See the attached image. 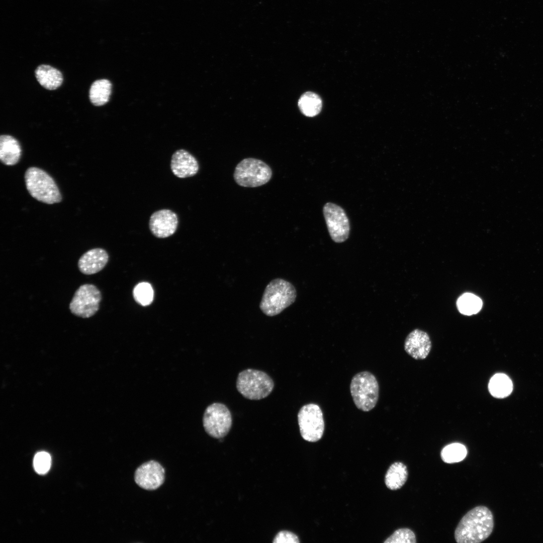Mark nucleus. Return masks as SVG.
Instances as JSON below:
<instances>
[{
  "mask_svg": "<svg viewBox=\"0 0 543 543\" xmlns=\"http://www.w3.org/2000/svg\"><path fill=\"white\" fill-rule=\"evenodd\" d=\"M203 424L206 432L215 438H222L229 432L232 418L228 407L223 403H214L205 409Z\"/></svg>",
  "mask_w": 543,
  "mask_h": 543,
  "instance_id": "1a4fd4ad",
  "label": "nucleus"
},
{
  "mask_svg": "<svg viewBox=\"0 0 543 543\" xmlns=\"http://www.w3.org/2000/svg\"><path fill=\"white\" fill-rule=\"evenodd\" d=\"M21 155V148L18 140L13 136L3 135L0 137V159L7 165L17 163Z\"/></svg>",
  "mask_w": 543,
  "mask_h": 543,
  "instance_id": "dca6fc26",
  "label": "nucleus"
},
{
  "mask_svg": "<svg viewBox=\"0 0 543 543\" xmlns=\"http://www.w3.org/2000/svg\"><path fill=\"white\" fill-rule=\"evenodd\" d=\"M297 292L290 282L281 278L271 281L265 287L259 304L263 314L274 316L281 313L296 300Z\"/></svg>",
  "mask_w": 543,
  "mask_h": 543,
  "instance_id": "f03ea898",
  "label": "nucleus"
},
{
  "mask_svg": "<svg viewBox=\"0 0 543 543\" xmlns=\"http://www.w3.org/2000/svg\"><path fill=\"white\" fill-rule=\"evenodd\" d=\"M323 212L333 241L341 243L346 240L349 235L350 224L344 209L335 204L329 202L324 205Z\"/></svg>",
  "mask_w": 543,
  "mask_h": 543,
  "instance_id": "9d476101",
  "label": "nucleus"
},
{
  "mask_svg": "<svg viewBox=\"0 0 543 543\" xmlns=\"http://www.w3.org/2000/svg\"><path fill=\"white\" fill-rule=\"evenodd\" d=\"M51 459L50 455L45 451L37 453L34 458V467L39 474H46L51 466Z\"/></svg>",
  "mask_w": 543,
  "mask_h": 543,
  "instance_id": "a878e982",
  "label": "nucleus"
},
{
  "mask_svg": "<svg viewBox=\"0 0 543 543\" xmlns=\"http://www.w3.org/2000/svg\"><path fill=\"white\" fill-rule=\"evenodd\" d=\"M298 537L294 533L288 531L279 532L273 541L274 543H299Z\"/></svg>",
  "mask_w": 543,
  "mask_h": 543,
  "instance_id": "bb28decb",
  "label": "nucleus"
},
{
  "mask_svg": "<svg viewBox=\"0 0 543 543\" xmlns=\"http://www.w3.org/2000/svg\"><path fill=\"white\" fill-rule=\"evenodd\" d=\"M494 527L491 511L483 506L468 511L461 519L455 531L458 543L480 542L488 538Z\"/></svg>",
  "mask_w": 543,
  "mask_h": 543,
  "instance_id": "f257e3e1",
  "label": "nucleus"
},
{
  "mask_svg": "<svg viewBox=\"0 0 543 543\" xmlns=\"http://www.w3.org/2000/svg\"><path fill=\"white\" fill-rule=\"evenodd\" d=\"M133 294L136 302L143 306H148L153 301L154 291L148 283L142 282L137 284L134 288Z\"/></svg>",
  "mask_w": 543,
  "mask_h": 543,
  "instance_id": "b1692460",
  "label": "nucleus"
},
{
  "mask_svg": "<svg viewBox=\"0 0 543 543\" xmlns=\"http://www.w3.org/2000/svg\"><path fill=\"white\" fill-rule=\"evenodd\" d=\"M488 388L491 394L499 398L508 396L512 392L513 385L510 379L504 374H497L490 380Z\"/></svg>",
  "mask_w": 543,
  "mask_h": 543,
  "instance_id": "412c9836",
  "label": "nucleus"
},
{
  "mask_svg": "<svg viewBox=\"0 0 543 543\" xmlns=\"http://www.w3.org/2000/svg\"><path fill=\"white\" fill-rule=\"evenodd\" d=\"M109 260V255L104 249L96 248L83 253L78 261V267L81 273L90 275L102 270Z\"/></svg>",
  "mask_w": 543,
  "mask_h": 543,
  "instance_id": "2eb2a0df",
  "label": "nucleus"
},
{
  "mask_svg": "<svg viewBox=\"0 0 543 543\" xmlns=\"http://www.w3.org/2000/svg\"><path fill=\"white\" fill-rule=\"evenodd\" d=\"M457 306L462 314L471 315L477 313L481 310L482 301L480 298L473 294L465 293L459 298Z\"/></svg>",
  "mask_w": 543,
  "mask_h": 543,
  "instance_id": "4be33fe9",
  "label": "nucleus"
},
{
  "mask_svg": "<svg viewBox=\"0 0 543 543\" xmlns=\"http://www.w3.org/2000/svg\"><path fill=\"white\" fill-rule=\"evenodd\" d=\"M25 180L28 191L37 200L48 204L61 201V196L54 180L42 169L29 168L25 172Z\"/></svg>",
  "mask_w": 543,
  "mask_h": 543,
  "instance_id": "7ed1b4c3",
  "label": "nucleus"
},
{
  "mask_svg": "<svg viewBox=\"0 0 543 543\" xmlns=\"http://www.w3.org/2000/svg\"><path fill=\"white\" fill-rule=\"evenodd\" d=\"M414 533L410 529L404 528L396 530L385 541V543H415Z\"/></svg>",
  "mask_w": 543,
  "mask_h": 543,
  "instance_id": "393cba45",
  "label": "nucleus"
},
{
  "mask_svg": "<svg viewBox=\"0 0 543 543\" xmlns=\"http://www.w3.org/2000/svg\"><path fill=\"white\" fill-rule=\"evenodd\" d=\"M36 77L44 88L54 90L59 87L63 81L62 74L58 69L48 65H41L35 70Z\"/></svg>",
  "mask_w": 543,
  "mask_h": 543,
  "instance_id": "f3484780",
  "label": "nucleus"
},
{
  "mask_svg": "<svg viewBox=\"0 0 543 543\" xmlns=\"http://www.w3.org/2000/svg\"><path fill=\"white\" fill-rule=\"evenodd\" d=\"M274 383L265 372L248 369L240 372L236 381L238 391L245 398L258 400L267 397L273 391Z\"/></svg>",
  "mask_w": 543,
  "mask_h": 543,
  "instance_id": "20e7f679",
  "label": "nucleus"
},
{
  "mask_svg": "<svg viewBox=\"0 0 543 543\" xmlns=\"http://www.w3.org/2000/svg\"><path fill=\"white\" fill-rule=\"evenodd\" d=\"M273 172L264 161L254 158H246L240 161L235 168L233 177L239 186L255 188L268 183Z\"/></svg>",
  "mask_w": 543,
  "mask_h": 543,
  "instance_id": "423d86ee",
  "label": "nucleus"
},
{
  "mask_svg": "<svg viewBox=\"0 0 543 543\" xmlns=\"http://www.w3.org/2000/svg\"><path fill=\"white\" fill-rule=\"evenodd\" d=\"M298 107L303 114L307 117L317 115L322 109V100L316 93L307 92L304 93L298 101Z\"/></svg>",
  "mask_w": 543,
  "mask_h": 543,
  "instance_id": "aec40b11",
  "label": "nucleus"
},
{
  "mask_svg": "<svg viewBox=\"0 0 543 543\" xmlns=\"http://www.w3.org/2000/svg\"><path fill=\"white\" fill-rule=\"evenodd\" d=\"M178 220L175 213L169 209H161L150 216L149 227L152 234L159 238L173 235L176 231Z\"/></svg>",
  "mask_w": 543,
  "mask_h": 543,
  "instance_id": "f8f14e48",
  "label": "nucleus"
},
{
  "mask_svg": "<svg viewBox=\"0 0 543 543\" xmlns=\"http://www.w3.org/2000/svg\"><path fill=\"white\" fill-rule=\"evenodd\" d=\"M298 422L303 438L316 442L322 437L324 430L323 413L320 407L314 403L303 406L298 413Z\"/></svg>",
  "mask_w": 543,
  "mask_h": 543,
  "instance_id": "6e6552de",
  "label": "nucleus"
},
{
  "mask_svg": "<svg viewBox=\"0 0 543 543\" xmlns=\"http://www.w3.org/2000/svg\"><path fill=\"white\" fill-rule=\"evenodd\" d=\"M405 351L415 359H425L431 349V342L428 334L415 329L406 337L404 342Z\"/></svg>",
  "mask_w": 543,
  "mask_h": 543,
  "instance_id": "ddd939ff",
  "label": "nucleus"
},
{
  "mask_svg": "<svg viewBox=\"0 0 543 543\" xmlns=\"http://www.w3.org/2000/svg\"><path fill=\"white\" fill-rule=\"evenodd\" d=\"M407 477L406 466L402 463L395 462L391 465L386 473L385 484L391 490L399 489L405 484Z\"/></svg>",
  "mask_w": 543,
  "mask_h": 543,
  "instance_id": "a211bd4d",
  "label": "nucleus"
},
{
  "mask_svg": "<svg viewBox=\"0 0 543 543\" xmlns=\"http://www.w3.org/2000/svg\"><path fill=\"white\" fill-rule=\"evenodd\" d=\"M101 300L102 294L99 289L94 285L85 284L76 290L69 308L73 315L87 318L98 311Z\"/></svg>",
  "mask_w": 543,
  "mask_h": 543,
  "instance_id": "0eeeda50",
  "label": "nucleus"
},
{
  "mask_svg": "<svg viewBox=\"0 0 543 543\" xmlns=\"http://www.w3.org/2000/svg\"><path fill=\"white\" fill-rule=\"evenodd\" d=\"M111 92L112 83L109 80L102 79L96 80L90 87V101L95 106L104 105L108 102Z\"/></svg>",
  "mask_w": 543,
  "mask_h": 543,
  "instance_id": "6ab92c4d",
  "label": "nucleus"
},
{
  "mask_svg": "<svg viewBox=\"0 0 543 543\" xmlns=\"http://www.w3.org/2000/svg\"><path fill=\"white\" fill-rule=\"evenodd\" d=\"M170 168L174 175L186 178L196 175L199 169L197 159L184 149H179L173 153L170 161Z\"/></svg>",
  "mask_w": 543,
  "mask_h": 543,
  "instance_id": "4468645a",
  "label": "nucleus"
},
{
  "mask_svg": "<svg viewBox=\"0 0 543 543\" xmlns=\"http://www.w3.org/2000/svg\"><path fill=\"white\" fill-rule=\"evenodd\" d=\"M466 446L459 443H453L444 446L441 451L442 460L446 463L452 464L463 461L467 456Z\"/></svg>",
  "mask_w": 543,
  "mask_h": 543,
  "instance_id": "5701e85b",
  "label": "nucleus"
},
{
  "mask_svg": "<svg viewBox=\"0 0 543 543\" xmlns=\"http://www.w3.org/2000/svg\"><path fill=\"white\" fill-rule=\"evenodd\" d=\"M350 390L354 403L358 409L368 412L377 404L379 385L371 373L363 371L354 375L351 381Z\"/></svg>",
  "mask_w": 543,
  "mask_h": 543,
  "instance_id": "39448f33",
  "label": "nucleus"
},
{
  "mask_svg": "<svg viewBox=\"0 0 543 543\" xmlns=\"http://www.w3.org/2000/svg\"><path fill=\"white\" fill-rule=\"evenodd\" d=\"M164 468L158 462L153 460L142 464L134 474L136 483L147 490L157 489L164 483Z\"/></svg>",
  "mask_w": 543,
  "mask_h": 543,
  "instance_id": "9b49d317",
  "label": "nucleus"
}]
</instances>
